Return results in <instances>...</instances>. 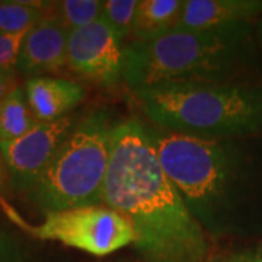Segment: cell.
<instances>
[{"mask_svg": "<svg viewBox=\"0 0 262 262\" xmlns=\"http://www.w3.org/2000/svg\"><path fill=\"white\" fill-rule=\"evenodd\" d=\"M149 128L162 166L210 241L262 239V137L204 140Z\"/></svg>", "mask_w": 262, "mask_h": 262, "instance_id": "2", "label": "cell"}, {"mask_svg": "<svg viewBox=\"0 0 262 262\" xmlns=\"http://www.w3.org/2000/svg\"><path fill=\"white\" fill-rule=\"evenodd\" d=\"M133 95L160 130L204 140L262 137V82H166Z\"/></svg>", "mask_w": 262, "mask_h": 262, "instance_id": "4", "label": "cell"}, {"mask_svg": "<svg viewBox=\"0 0 262 262\" xmlns=\"http://www.w3.org/2000/svg\"><path fill=\"white\" fill-rule=\"evenodd\" d=\"M140 0H103L101 19L127 46Z\"/></svg>", "mask_w": 262, "mask_h": 262, "instance_id": "16", "label": "cell"}, {"mask_svg": "<svg viewBox=\"0 0 262 262\" xmlns=\"http://www.w3.org/2000/svg\"><path fill=\"white\" fill-rule=\"evenodd\" d=\"M253 249L256 251V252H259L262 255V239L259 242H256V244L253 245Z\"/></svg>", "mask_w": 262, "mask_h": 262, "instance_id": "23", "label": "cell"}, {"mask_svg": "<svg viewBox=\"0 0 262 262\" xmlns=\"http://www.w3.org/2000/svg\"><path fill=\"white\" fill-rule=\"evenodd\" d=\"M0 203L10 220L29 236L58 242L95 256L111 255L136 241L130 220L103 204L48 211L42 223L29 225L9 204L3 200Z\"/></svg>", "mask_w": 262, "mask_h": 262, "instance_id": "6", "label": "cell"}, {"mask_svg": "<svg viewBox=\"0 0 262 262\" xmlns=\"http://www.w3.org/2000/svg\"><path fill=\"white\" fill-rule=\"evenodd\" d=\"M51 15L60 19L70 32L84 28L101 18L102 0H61L53 2Z\"/></svg>", "mask_w": 262, "mask_h": 262, "instance_id": "15", "label": "cell"}, {"mask_svg": "<svg viewBox=\"0 0 262 262\" xmlns=\"http://www.w3.org/2000/svg\"><path fill=\"white\" fill-rule=\"evenodd\" d=\"M80 117L82 114L73 113L54 121L38 122L22 137L0 143L10 185L27 194L51 165Z\"/></svg>", "mask_w": 262, "mask_h": 262, "instance_id": "7", "label": "cell"}, {"mask_svg": "<svg viewBox=\"0 0 262 262\" xmlns=\"http://www.w3.org/2000/svg\"><path fill=\"white\" fill-rule=\"evenodd\" d=\"M0 262H35L25 245L15 234L0 227Z\"/></svg>", "mask_w": 262, "mask_h": 262, "instance_id": "17", "label": "cell"}, {"mask_svg": "<svg viewBox=\"0 0 262 262\" xmlns=\"http://www.w3.org/2000/svg\"><path fill=\"white\" fill-rule=\"evenodd\" d=\"M261 63L255 22L175 29L146 44H127L122 82L139 91L166 82H253Z\"/></svg>", "mask_w": 262, "mask_h": 262, "instance_id": "3", "label": "cell"}, {"mask_svg": "<svg viewBox=\"0 0 262 262\" xmlns=\"http://www.w3.org/2000/svg\"><path fill=\"white\" fill-rule=\"evenodd\" d=\"M27 32L22 34H0V69L16 67L19 51Z\"/></svg>", "mask_w": 262, "mask_h": 262, "instance_id": "18", "label": "cell"}, {"mask_svg": "<svg viewBox=\"0 0 262 262\" xmlns=\"http://www.w3.org/2000/svg\"><path fill=\"white\" fill-rule=\"evenodd\" d=\"M121 121L108 106L82 114L51 165L25 194L29 203L44 213L101 206L114 134Z\"/></svg>", "mask_w": 262, "mask_h": 262, "instance_id": "5", "label": "cell"}, {"mask_svg": "<svg viewBox=\"0 0 262 262\" xmlns=\"http://www.w3.org/2000/svg\"><path fill=\"white\" fill-rule=\"evenodd\" d=\"M5 175H6V166H5V160H3V156L0 153V188L5 182Z\"/></svg>", "mask_w": 262, "mask_h": 262, "instance_id": "22", "label": "cell"}, {"mask_svg": "<svg viewBox=\"0 0 262 262\" xmlns=\"http://www.w3.org/2000/svg\"><path fill=\"white\" fill-rule=\"evenodd\" d=\"M261 16L262 0H184L175 29H206L236 22H256Z\"/></svg>", "mask_w": 262, "mask_h": 262, "instance_id": "11", "label": "cell"}, {"mask_svg": "<svg viewBox=\"0 0 262 262\" xmlns=\"http://www.w3.org/2000/svg\"><path fill=\"white\" fill-rule=\"evenodd\" d=\"M29 108L24 88H16L0 103V143L22 137L38 124Z\"/></svg>", "mask_w": 262, "mask_h": 262, "instance_id": "13", "label": "cell"}, {"mask_svg": "<svg viewBox=\"0 0 262 262\" xmlns=\"http://www.w3.org/2000/svg\"><path fill=\"white\" fill-rule=\"evenodd\" d=\"M70 31L54 15L47 13L24 38L16 70L19 75L37 77L57 73L67 67V41Z\"/></svg>", "mask_w": 262, "mask_h": 262, "instance_id": "9", "label": "cell"}, {"mask_svg": "<svg viewBox=\"0 0 262 262\" xmlns=\"http://www.w3.org/2000/svg\"><path fill=\"white\" fill-rule=\"evenodd\" d=\"M102 204L130 220L143 262H204L213 251L140 118L122 120L115 130Z\"/></svg>", "mask_w": 262, "mask_h": 262, "instance_id": "1", "label": "cell"}, {"mask_svg": "<svg viewBox=\"0 0 262 262\" xmlns=\"http://www.w3.org/2000/svg\"><path fill=\"white\" fill-rule=\"evenodd\" d=\"M113 262H143L140 259V261H139V259H137V261H130V259H118V261H113Z\"/></svg>", "mask_w": 262, "mask_h": 262, "instance_id": "24", "label": "cell"}, {"mask_svg": "<svg viewBox=\"0 0 262 262\" xmlns=\"http://www.w3.org/2000/svg\"><path fill=\"white\" fill-rule=\"evenodd\" d=\"M53 2H25V0H0V34H22L32 29Z\"/></svg>", "mask_w": 262, "mask_h": 262, "instance_id": "14", "label": "cell"}, {"mask_svg": "<svg viewBox=\"0 0 262 262\" xmlns=\"http://www.w3.org/2000/svg\"><path fill=\"white\" fill-rule=\"evenodd\" d=\"M255 35H256V44H258V50H259L262 60V16L255 22Z\"/></svg>", "mask_w": 262, "mask_h": 262, "instance_id": "21", "label": "cell"}, {"mask_svg": "<svg viewBox=\"0 0 262 262\" xmlns=\"http://www.w3.org/2000/svg\"><path fill=\"white\" fill-rule=\"evenodd\" d=\"M29 108L39 122L54 121L73 114L88 96L83 83L66 77H29L24 86Z\"/></svg>", "mask_w": 262, "mask_h": 262, "instance_id": "10", "label": "cell"}, {"mask_svg": "<svg viewBox=\"0 0 262 262\" xmlns=\"http://www.w3.org/2000/svg\"><path fill=\"white\" fill-rule=\"evenodd\" d=\"M204 262H262V255L253 248L211 251Z\"/></svg>", "mask_w": 262, "mask_h": 262, "instance_id": "19", "label": "cell"}, {"mask_svg": "<svg viewBox=\"0 0 262 262\" xmlns=\"http://www.w3.org/2000/svg\"><path fill=\"white\" fill-rule=\"evenodd\" d=\"M124 57L125 44L101 18L69 35L67 67L88 82L101 86L122 82Z\"/></svg>", "mask_w": 262, "mask_h": 262, "instance_id": "8", "label": "cell"}, {"mask_svg": "<svg viewBox=\"0 0 262 262\" xmlns=\"http://www.w3.org/2000/svg\"><path fill=\"white\" fill-rule=\"evenodd\" d=\"M18 70L13 69H0V103L3 102L16 88H19Z\"/></svg>", "mask_w": 262, "mask_h": 262, "instance_id": "20", "label": "cell"}, {"mask_svg": "<svg viewBox=\"0 0 262 262\" xmlns=\"http://www.w3.org/2000/svg\"><path fill=\"white\" fill-rule=\"evenodd\" d=\"M184 0H140L128 44H146L172 32Z\"/></svg>", "mask_w": 262, "mask_h": 262, "instance_id": "12", "label": "cell"}]
</instances>
